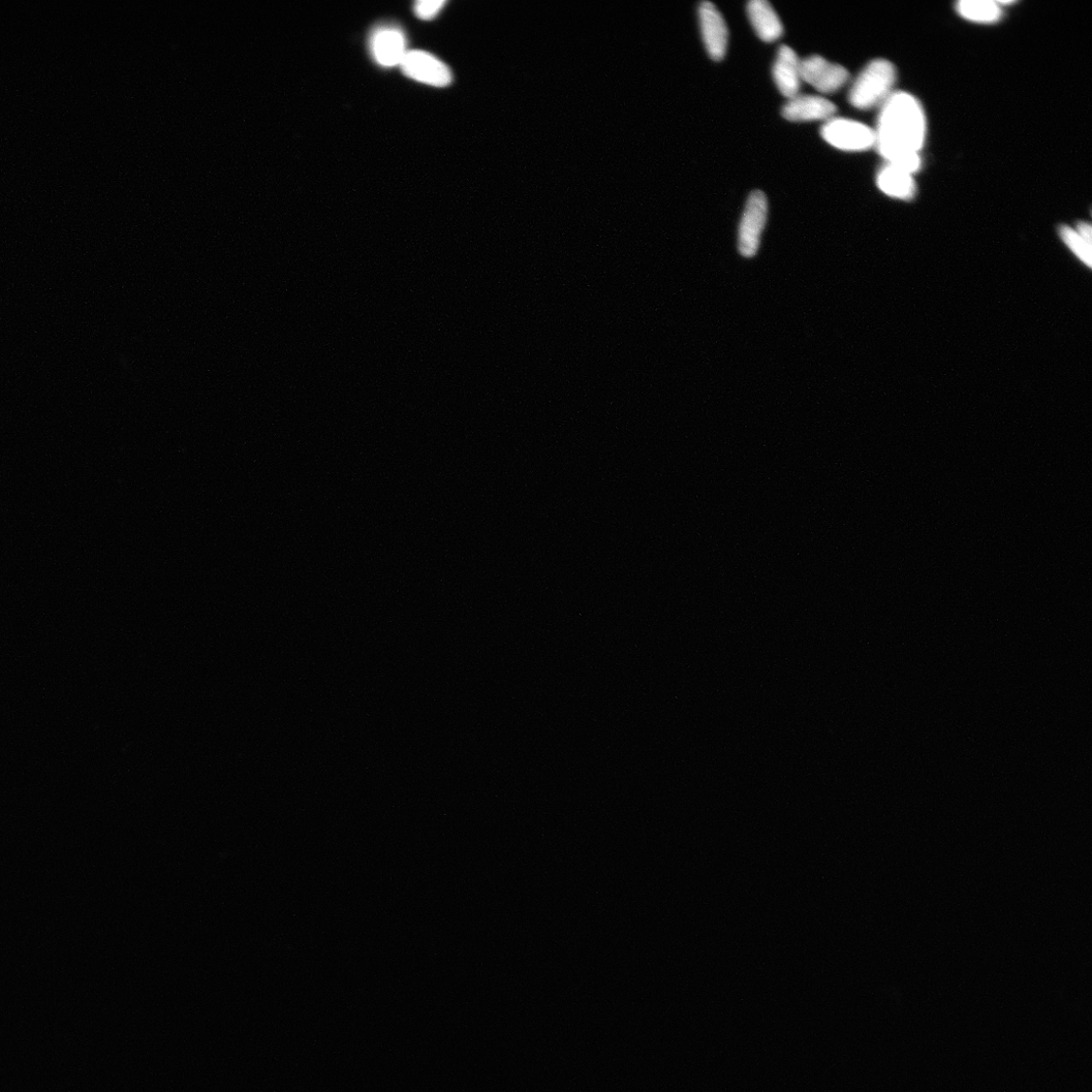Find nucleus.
I'll list each match as a JSON object with an SVG mask.
<instances>
[{"mask_svg": "<svg viewBox=\"0 0 1092 1092\" xmlns=\"http://www.w3.org/2000/svg\"><path fill=\"white\" fill-rule=\"evenodd\" d=\"M876 147L882 158L914 174L921 168L920 150L926 134V120L919 101L907 92H893L881 106Z\"/></svg>", "mask_w": 1092, "mask_h": 1092, "instance_id": "1", "label": "nucleus"}, {"mask_svg": "<svg viewBox=\"0 0 1092 1092\" xmlns=\"http://www.w3.org/2000/svg\"><path fill=\"white\" fill-rule=\"evenodd\" d=\"M896 71L891 62L877 59L870 62L854 80L849 102L859 110L882 106L892 95Z\"/></svg>", "mask_w": 1092, "mask_h": 1092, "instance_id": "2", "label": "nucleus"}, {"mask_svg": "<svg viewBox=\"0 0 1092 1092\" xmlns=\"http://www.w3.org/2000/svg\"><path fill=\"white\" fill-rule=\"evenodd\" d=\"M823 138L844 151H865L876 146V132L867 124L846 118L832 117L821 128Z\"/></svg>", "mask_w": 1092, "mask_h": 1092, "instance_id": "3", "label": "nucleus"}, {"mask_svg": "<svg viewBox=\"0 0 1092 1092\" xmlns=\"http://www.w3.org/2000/svg\"><path fill=\"white\" fill-rule=\"evenodd\" d=\"M768 216V201L761 191L748 197L738 230V251L744 258L756 256Z\"/></svg>", "mask_w": 1092, "mask_h": 1092, "instance_id": "4", "label": "nucleus"}, {"mask_svg": "<svg viewBox=\"0 0 1092 1092\" xmlns=\"http://www.w3.org/2000/svg\"><path fill=\"white\" fill-rule=\"evenodd\" d=\"M400 67L405 76L431 86L445 87L452 81L448 66L425 51H408Z\"/></svg>", "mask_w": 1092, "mask_h": 1092, "instance_id": "5", "label": "nucleus"}, {"mask_svg": "<svg viewBox=\"0 0 1092 1092\" xmlns=\"http://www.w3.org/2000/svg\"><path fill=\"white\" fill-rule=\"evenodd\" d=\"M802 81L813 85L824 93H832L844 86L849 80V71L836 64H831L820 55L806 57L800 62Z\"/></svg>", "mask_w": 1092, "mask_h": 1092, "instance_id": "6", "label": "nucleus"}, {"mask_svg": "<svg viewBox=\"0 0 1092 1092\" xmlns=\"http://www.w3.org/2000/svg\"><path fill=\"white\" fill-rule=\"evenodd\" d=\"M699 21L703 42L709 56L716 61L724 59L729 44V29L722 13L710 2L699 6Z\"/></svg>", "mask_w": 1092, "mask_h": 1092, "instance_id": "7", "label": "nucleus"}, {"mask_svg": "<svg viewBox=\"0 0 1092 1092\" xmlns=\"http://www.w3.org/2000/svg\"><path fill=\"white\" fill-rule=\"evenodd\" d=\"M370 50L374 60L385 68L400 66L408 52L404 33L394 26H384L374 30L370 39Z\"/></svg>", "mask_w": 1092, "mask_h": 1092, "instance_id": "8", "label": "nucleus"}, {"mask_svg": "<svg viewBox=\"0 0 1092 1092\" xmlns=\"http://www.w3.org/2000/svg\"><path fill=\"white\" fill-rule=\"evenodd\" d=\"M800 62L792 48L780 46L773 66V77L780 92L787 99L799 95L802 82Z\"/></svg>", "mask_w": 1092, "mask_h": 1092, "instance_id": "9", "label": "nucleus"}, {"mask_svg": "<svg viewBox=\"0 0 1092 1092\" xmlns=\"http://www.w3.org/2000/svg\"><path fill=\"white\" fill-rule=\"evenodd\" d=\"M836 106L826 98L797 95L783 106V116L793 121L828 120L834 117Z\"/></svg>", "mask_w": 1092, "mask_h": 1092, "instance_id": "10", "label": "nucleus"}, {"mask_svg": "<svg viewBox=\"0 0 1092 1092\" xmlns=\"http://www.w3.org/2000/svg\"><path fill=\"white\" fill-rule=\"evenodd\" d=\"M746 11L760 39L774 42L783 36V22L767 0H751Z\"/></svg>", "mask_w": 1092, "mask_h": 1092, "instance_id": "11", "label": "nucleus"}, {"mask_svg": "<svg viewBox=\"0 0 1092 1092\" xmlns=\"http://www.w3.org/2000/svg\"><path fill=\"white\" fill-rule=\"evenodd\" d=\"M877 182L885 195L895 199L912 200L917 193L913 174L892 164L887 163L882 166L878 173Z\"/></svg>", "mask_w": 1092, "mask_h": 1092, "instance_id": "12", "label": "nucleus"}, {"mask_svg": "<svg viewBox=\"0 0 1092 1092\" xmlns=\"http://www.w3.org/2000/svg\"><path fill=\"white\" fill-rule=\"evenodd\" d=\"M957 12L966 20L982 24H993L1003 17L1001 5L991 0H962Z\"/></svg>", "mask_w": 1092, "mask_h": 1092, "instance_id": "13", "label": "nucleus"}, {"mask_svg": "<svg viewBox=\"0 0 1092 1092\" xmlns=\"http://www.w3.org/2000/svg\"><path fill=\"white\" fill-rule=\"evenodd\" d=\"M1059 232L1070 251L1088 267H1091V244L1070 227L1063 226Z\"/></svg>", "mask_w": 1092, "mask_h": 1092, "instance_id": "14", "label": "nucleus"}, {"mask_svg": "<svg viewBox=\"0 0 1092 1092\" xmlns=\"http://www.w3.org/2000/svg\"><path fill=\"white\" fill-rule=\"evenodd\" d=\"M447 5L445 0H419L414 5V12L421 20H432L441 13Z\"/></svg>", "mask_w": 1092, "mask_h": 1092, "instance_id": "15", "label": "nucleus"}, {"mask_svg": "<svg viewBox=\"0 0 1092 1092\" xmlns=\"http://www.w3.org/2000/svg\"><path fill=\"white\" fill-rule=\"evenodd\" d=\"M1075 231H1076V232H1077V233H1078V234H1079V235H1080V236H1081V237H1082V238H1083V239H1084L1085 241H1087L1088 243H1090V244H1091V242H1092V229H1091V225H1090V224H1088V223H1085V222H1080V223H1078V224H1077V230H1075Z\"/></svg>", "mask_w": 1092, "mask_h": 1092, "instance_id": "16", "label": "nucleus"}]
</instances>
